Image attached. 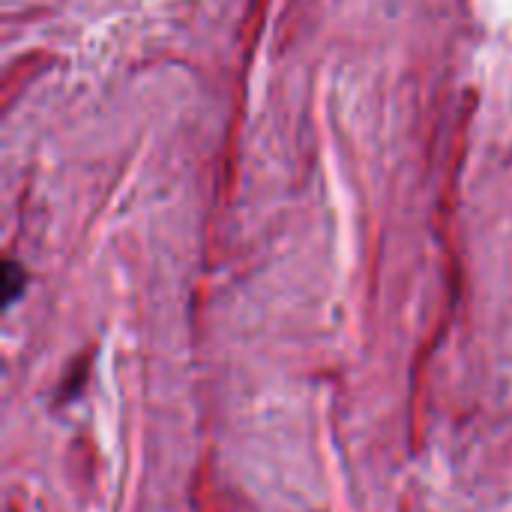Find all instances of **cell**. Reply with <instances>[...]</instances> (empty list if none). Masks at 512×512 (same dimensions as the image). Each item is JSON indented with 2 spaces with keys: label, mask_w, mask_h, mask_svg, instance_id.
<instances>
[{
  "label": "cell",
  "mask_w": 512,
  "mask_h": 512,
  "mask_svg": "<svg viewBox=\"0 0 512 512\" xmlns=\"http://www.w3.org/2000/svg\"><path fill=\"white\" fill-rule=\"evenodd\" d=\"M3 288H6V303H12L18 297V291L24 288V270H18L15 261H6V267H3Z\"/></svg>",
  "instance_id": "1"
}]
</instances>
